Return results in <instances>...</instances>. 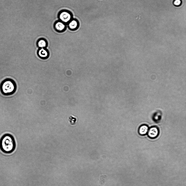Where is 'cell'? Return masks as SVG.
<instances>
[{"label":"cell","instance_id":"cell-4","mask_svg":"<svg viewBox=\"0 0 186 186\" xmlns=\"http://www.w3.org/2000/svg\"><path fill=\"white\" fill-rule=\"evenodd\" d=\"M159 133V130L157 127L154 126L151 127L149 129L148 134L150 139H155L158 136Z\"/></svg>","mask_w":186,"mask_h":186},{"label":"cell","instance_id":"cell-10","mask_svg":"<svg viewBox=\"0 0 186 186\" xmlns=\"http://www.w3.org/2000/svg\"><path fill=\"white\" fill-rule=\"evenodd\" d=\"M162 115L161 112L160 111L155 112L152 117L153 120L156 123L159 122L161 119Z\"/></svg>","mask_w":186,"mask_h":186},{"label":"cell","instance_id":"cell-5","mask_svg":"<svg viewBox=\"0 0 186 186\" xmlns=\"http://www.w3.org/2000/svg\"><path fill=\"white\" fill-rule=\"evenodd\" d=\"M37 54L38 57L43 60L48 58L49 56V52L46 48H39L37 50Z\"/></svg>","mask_w":186,"mask_h":186},{"label":"cell","instance_id":"cell-1","mask_svg":"<svg viewBox=\"0 0 186 186\" xmlns=\"http://www.w3.org/2000/svg\"><path fill=\"white\" fill-rule=\"evenodd\" d=\"M16 147L14 138L10 134H5L0 139V148L4 153H12L15 150Z\"/></svg>","mask_w":186,"mask_h":186},{"label":"cell","instance_id":"cell-7","mask_svg":"<svg viewBox=\"0 0 186 186\" xmlns=\"http://www.w3.org/2000/svg\"><path fill=\"white\" fill-rule=\"evenodd\" d=\"M79 26V23L77 20L72 19L68 23V27L72 30H76Z\"/></svg>","mask_w":186,"mask_h":186},{"label":"cell","instance_id":"cell-9","mask_svg":"<svg viewBox=\"0 0 186 186\" xmlns=\"http://www.w3.org/2000/svg\"><path fill=\"white\" fill-rule=\"evenodd\" d=\"M149 130V127L147 125H143L140 127L138 132L140 135L144 136L148 134Z\"/></svg>","mask_w":186,"mask_h":186},{"label":"cell","instance_id":"cell-8","mask_svg":"<svg viewBox=\"0 0 186 186\" xmlns=\"http://www.w3.org/2000/svg\"><path fill=\"white\" fill-rule=\"evenodd\" d=\"M37 45L39 48H46L48 46V42L45 39L41 38L39 39L37 42Z\"/></svg>","mask_w":186,"mask_h":186},{"label":"cell","instance_id":"cell-12","mask_svg":"<svg viewBox=\"0 0 186 186\" xmlns=\"http://www.w3.org/2000/svg\"><path fill=\"white\" fill-rule=\"evenodd\" d=\"M181 3V1L180 0H175L174 2V4L177 6L180 5Z\"/></svg>","mask_w":186,"mask_h":186},{"label":"cell","instance_id":"cell-3","mask_svg":"<svg viewBox=\"0 0 186 186\" xmlns=\"http://www.w3.org/2000/svg\"><path fill=\"white\" fill-rule=\"evenodd\" d=\"M59 18L60 20L65 24L68 23L72 19L71 13L67 10L61 11L59 14Z\"/></svg>","mask_w":186,"mask_h":186},{"label":"cell","instance_id":"cell-6","mask_svg":"<svg viewBox=\"0 0 186 186\" xmlns=\"http://www.w3.org/2000/svg\"><path fill=\"white\" fill-rule=\"evenodd\" d=\"M54 27L55 29L57 31L61 32L63 31L65 29L66 24L61 21H57L54 24Z\"/></svg>","mask_w":186,"mask_h":186},{"label":"cell","instance_id":"cell-2","mask_svg":"<svg viewBox=\"0 0 186 186\" xmlns=\"http://www.w3.org/2000/svg\"><path fill=\"white\" fill-rule=\"evenodd\" d=\"M16 85L15 81L12 79L7 78L3 81L0 86L2 93L5 95H12L16 91Z\"/></svg>","mask_w":186,"mask_h":186},{"label":"cell","instance_id":"cell-11","mask_svg":"<svg viewBox=\"0 0 186 186\" xmlns=\"http://www.w3.org/2000/svg\"><path fill=\"white\" fill-rule=\"evenodd\" d=\"M69 120L70 124L74 125L76 122L77 119L76 118L71 116L69 118Z\"/></svg>","mask_w":186,"mask_h":186}]
</instances>
